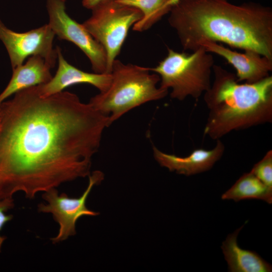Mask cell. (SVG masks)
<instances>
[{
  "instance_id": "12",
  "label": "cell",
  "mask_w": 272,
  "mask_h": 272,
  "mask_svg": "<svg viewBox=\"0 0 272 272\" xmlns=\"http://www.w3.org/2000/svg\"><path fill=\"white\" fill-rule=\"evenodd\" d=\"M153 149L154 157L161 166L188 176L210 170L222 157L225 148L221 140L218 139L212 150L197 149L185 157L164 153L154 146Z\"/></svg>"
},
{
  "instance_id": "13",
  "label": "cell",
  "mask_w": 272,
  "mask_h": 272,
  "mask_svg": "<svg viewBox=\"0 0 272 272\" xmlns=\"http://www.w3.org/2000/svg\"><path fill=\"white\" fill-rule=\"evenodd\" d=\"M51 69L52 67L41 56L29 57L24 64L13 69L10 82L0 94V105L18 92L49 82L52 78Z\"/></svg>"
},
{
  "instance_id": "16",
  "label": "cell",
  "mask_w": 272,
  "mask_h": 272,
  "mask_svg": "<svg viewBox=\"0 0 272 272\" xmlns=\"http://www.w3.org/2000/svg\"><path fill=\"white\" fill-rule=\"evenodd\" d=\"M119 3L139 10L143 18L133 26V30L142 32L151 28L163 16L168 13L171 8L169 0H116Z\"/></svg>"
},
{
  "instance_id": "6",
  "label": "cell",
  "mask_w": 272,
  "mask_h": 272,
  "mask_svg": "<svg viewBox=\"0 0 272 272\" xmlns=\"http://www.w3.org/2000/svg\"><path fill=\"white\" fill-rule=\"evenodd\" d=\"M91 16L82 24L104 48L107 73L119 54L130 28L143 18L138 9L116 0H104L92 10Z\"/></svg>"
},
{
  "instance_id": "7",
  "label": "cell",
  "mask_w": 272,
  "mask_h": 272,
  "mask_svg": "<svg viewBox=\"0 0 272 272\" xmlns=\"http://www.w3.org/2000/svg\"><path fill=\"white\" fill-rule=\"evenodd\" d=\"M48 25L55 35L75 44L87 56L95 73H107V61L104 47L88 32L82 24L72 19L65 10V0H47Z\"/></svg>"
},
{
  "instance_id": "11",
  "label": "cell",
  "mask_w": 272,
  "mask_h": 272,
  "mask_svg": "<svg viewBox=\"0 0 272 272\" xmlns=\"http://www.w3.org/2000/svg\"><path fill=\"white\" fill-rule=\"evenodd\" d=\"M56 50L58 63L56 74L47 83L36 86L40 95L48 96L79 84L91 85L100 92L108 89L111 81V74L90 73L82 71L65 60L59 47L57 46Z\"/></svg>"
},
{
  "instance_id": "10",
  "label": "cell",
  "mask_w": 272,
  "mask_h": 272,
  "mask_svg": "<svg viewBox=\"0 0 272 272\" xmlns=\"http://www.w3.org/2000/svg\"><path fill=\"white\" fill-rule=\"evenodd\" d=\"M200 47L210 53L220 55L231 64L236 70L235 75L238 82H258L269 76V72L272 71V59L253 51L246 50L241 53L208 40L201 42Z\"/></svg>"
},
{
  "instance_id": "9",
  "label": "cell",
  "mask_w": 272,
  "mask_h": 272,
  "mask_svg": "<svg viewBox=\"0 0 272 272\" xmlns=\"http://www.w3.org/2000/svg\"><path fill=\"white\" fill-rule=\"evenodd\" d=\"M55 36L48 24L20 33L8 28L0 19V40L7 50L12 69L33 55L41 56L54 67L57 60L56 50L53 47Z\"/></svg>"
},
{
  "instance_id": "14",
  "label": "cell",
  "mask_w": 272,
  "mask_h": 272,
  "mask_svg": "<svg viewBox=\"0 0 272 272\" xmlns=\"http://www.w3.org/2000/svg\"><path fill=\"white\" fill-rule=\"evenodd\" d=\"M242 225L229 234L222 243L221 249L230 272H271V265L254 251L241 248L237 237Z\"/></svg>"
},
{
  "instance_id": "18",
  "label": "cell",
  "mask_w": 272,
  "mask_h": 272,
  "mask_svg": "<svg viewBox=\"0 0 272 272\" xmlns=\"http://www.w3.org/2000/svg\"><path fill=\"white\" fill-rule=\"evenodd\" d=\"M14 207V200L13 198H6L0 200V231L2 230L6 223L11 221L13 216L11 215H7L5 212ZM6 237L0 235V252L4 241Z\"/></svg>"
},
{
  "instance_id": "4",
  "label": "cell",
  "mask_w": 272,
  "mask_h": 272,
  "mask_svg": "<svg viewBox=\"0 0 272 272\" xmlns=\"http://www.w3.org/2000/svg\"><path fill=\"white\" fill-rule=\"evenodd\" d=\"M150 67L115 59L108 89L91 98L89 103L96 110L108 116L111 124L132 109L148 102L161 99L168 90L157 86L160 81Z\"/></svg>"
},
{
  "instance_id": "20",
  "label": "cell",
  "mask_w": 272,
  "mask_h": 272,
  "mask_svg": "<svg viewBox=\"0 0 272 272\" xmlns=\"http://www.w3.org/2000/svg\"><path fill=\"white\" fill-rule=\"evenodd\" d=\"M179 0H169L168 6L171 8L172 7L177 3Z\"/></svg>"
},
{
  "instance_id": "1",
  "label": "cell",
  "mask_w": 272,
  "mask_h": 272,
  "mask_svg": "<svg viewBox=\"0 0 272 272\" xmlns=\"http://www.w3.org/2000/svg\"><path fill=\"white\" fill-rule=\"evenodd\" d=\"M0 200L34 198L90 175L109 117L75 94L40 95L36 86L0 105Z\"/></svg>"
},
{
  "instance_id": "5",
  "label": "cell",
  "mask_w": 272,
  "mask_h": 272,
  "mask_svg": "<svg viewBox=\"0 0 272 272\" xmlns=\"http://www.w3.org/2000/svg\"><path fill=\"white\" fill-rule=\"evenodd\" d=\"M214 64L211 53L202 47L191 53L168 48L166 57L150 69L159 76L160 87L170 89L171 97L182 101L188 96L197 99L209 89Z\"/></svg>"
},
{
  "instance_id": "8",
  "label": "cell",
  "mask_w": 272,
  "mask_h": 272,
  "mask_svg": "<svg viewBox=\"0 0 272 272\" xmlns=\"http://www.w3.org/2000/svg\"><path fill=\"white\" fill-rule=\"evenodd\" d=\"M104 178L100 171H94L89 176V184L83 194L78 198L70 197L65 193L58 194L56 188L43 192L42 198L47 204L38 205L39 212L50 213L59 225L57 235L51 239L55 244L67 239L76 234L77 220L83 216H95L99 213L88 209L86 206L87 198L93 186L99 184Z\"/></svg>"
},
{
  "instance_id": "19",
  "label": "cell",
  "mask_w": 272,
  "mask_h": 272,
  "mask_svg": "<svg viewBox=\"0 0 272 272\" xmlns=\"http://www.w3.org/2000/svg\"><path fill=\"white\" fill-rule=\"evenodd\" d=\"M104 0H83V6L87 9L92 10L97 5Z\"/></svg>"
},
{
  "instance_id": "3",
  "label": "cell",
  "mask_w": 272,
  "mask_h": 272,
  "mask_svg": "<svg viewBox=\"0 0 272 272\" xmlns=\"http://www.w3.org/2000/svg\"><path fill=\"white\" fill-rule=\"evenodd\" d=\"M214 79L204 93L209 110L204 135L220 139L233 130L271 122L272 76L240 84L236 75L214 64Z\"/></svg>"
},
{
  "instance_id": "17",
  "label": "cell",
  "mask_w": 272,
  "mask_h": 272,
  "mask_svg": "<svg viewBox=\"0 0 272 272\" xmlns=\"http://www.w3.org/2000/svg\"><path fill=\"white\" fill-rule=\"evenodd\" d=\"M267 188L272 190V151H268L251 170Z\"/></svg>"
},
{
  "instance_id": "2",
  "label": "cell",
  "mask_w": 272,
  "mask_h": 272,
  "mask_svg": "<svg viewBox=\"0 0 272 272\" xmlns=\"http://www.w3.org/2000/svg\"><path fill=\"white\" fill-rule=\"evenodd\" d=\"M168 22L184 50H196L204 40L257 52L272 59V10L248 2L228 0H179Z\"/></svg>"
},
{
  "instance_id": "21",
  "label": "cell",
  "mask_w": 272,
  "mask_h": 272,
  "mask_svg": "<svg viewBox=\"0 0 272 272\" xmlns=\"http://www.w3.org/2000/svg\"><path fill=\"white\" fill-rule=\"evenodd\" d=\"M1 112H0V122H1Z\"/></svg>"
},
{
  "instance_id": "15",
  "label": "cell",
  "mask_w": 272,
  "mask_h": 272,
  "mask_svg": "<svg viewBox=\"0 0 272 272\" xmlns=\"http://www.w3.org/2000/svg\"><path fill=\"white\" fill-rule=\"evenodd\" d=\"M223 200L235 201L247 199H257L272 203V190L267 188L250 171L243 174L222 196Z\"/></svg>"
}]
</instances>
